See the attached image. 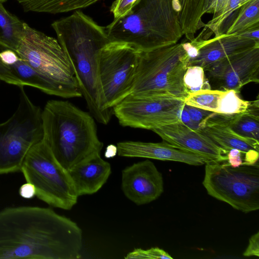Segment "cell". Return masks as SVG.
I'll use <instances>...</instances> for the list:
<instances>
[{"instance_id": "13", "label": "cell", "mask_w": 259, "mask_h": 259, "mask_svg": "<svg viewBox=\"0 0 259 259\" xmlns=\"http://www.w3.org/2000/svg\"><path fill=\"white\" fill-rule=\"evenodd\" d=\"M121 182L124 195L138 205L157 199L164 190L161 173L148 159L135 163L123 169Z\"/></svg>"}, {"instance_id": "30", "label": "cell", "mask_w": 259, "mask_h": 259, "mask_svg": "<svg viewBox=\"0 0 259 259\" xmlns=\"http://www.w3.org/2000/svg\"><path fill=\"white\" fill-rule=\"evenodd\" d=\"M141 0H115L110 7L113 20H117L127 15Z\"/></svg>"}, {"instance_id": "31", "label": "cell", "mask_w": 259, "mask_h": 259, "mask_svg": "<svg viewBox=\"0 0 259 259\" xmlns=\"http://www.w3.org/2000/svg\"><path fill=\"white\" fill-rule=\"evenodd\" d=\"M185 107L188 111L191 119L197 131L198 129L199 125L212 113V112L187 105L185 104Z\"/></svg>"}, {"instance_id": "36", "label": "cell", "mask_w": 259, "mask_h": 259, "mask_svg": "<svg viewBox=\"0 0 259 259\" xmlns=\"http://www.w3.org/2000/svg\"><path fill=\"white\" fill-rule=\"evenodd\" d=\"M228 0H213L211 13L214 14L222 10L226 5Z\"/></svg>"}, {"instance_id": "4", "label": "cell", "mask_w": 259, "mask_h": 259, "mask_svg": "<svg viewBox=\"0 0 259 259\" xmlns=\"http://www.w3.org/2000/svg\"><path fill=\"white\" fill-rule=\"evenodd\" d=\"M105 27L111 41L130 43L141 51L175 44L183 35L172 0H141Z\"/></svg>"}, {"instance_id": "27", "label": "cell", "mask_w": 259, "mask_h": 259, "mask_svg": "<svg viewBox=\"0 0 259 259\" xmlns=\"http://www.w3.org/2000/svg\"><path fill=\"white\" fill-rule=\"evenodd\" d=\"M238 94L234 90L224 91L216 113L234 114L245 112L247 108L249 101L241 99L238 95Z\"/></svg>"}, {"instance_id": "34", "label": "cell", "mask_w": 259, "mask_h": 259, "mask_svg": "<svg viewBox=\"0 0 259 259\" xmlns=\"http://www.w3.org/2000/svg\"><path fill=\"white\" fill-rule=\"evenodd\" d=\"M19 193L20 195L25 199L32 198L36 195L34 186L32 184L27 182L20 186Z\"/></svg>"}, {"instance_id": "11", "label": "cell", "mask_w": 259, "mask_h": 259, "mask_svg": "<svg viewBox=\"0 0 259 259\" xmlns=\"http://www.w3.org/2000/svg\"><path fill=\"white\" fill-rule=\"evenodd\" d=\"M185 103L176 98L130 94L113 108L122 126L152 131L181 121Z\"/></svg>"}, {"instance_id": "21", "label": "cell", "mask_w": 259, "mask_h": 259, "mask_svg": "<svg viewBox=\"0 0 259 259\" xmlns=\"http://www.w3.org/2000/svg\"><path fill=\"white\" fill-rule=\"evenodd\" d=\"M100 0H17L25 12L58 14L88 7Z\"/></svg>"}, {"instance_id": "19", "label": "cell", "mask_w": 259, "mask_h": 259, "mask_svg": "<svg viewBox=\"0 0 259 259\" xmlns=\"http://www.w3.org/2000/svg\"><path fill=\"white\" fill-rule=\"evenodd\" d=\"M213 113H211L199 125L197 131L227 153L231 149H238L244 155L252 151L259 152V141L238 135L218 119Z\"/></svg>"}, {"instance_id": "6", "label": "cell", "mask_w": 259, "mask_h": 259, "mask_svg": "<svg viewBox=\"0 0 259 259\" xmlns=\"http://www.w3.org/2000/svg\"><path fill=\"white\" fill-rule=\"evenodd\" d=\"M29 65L65 99L81 97L73 68L57 39L26 23L17 50Z\"/></svg>"}, {"instance_id": "1", "label": "cell", "mask_w": 259, "mask_h": 259, "mask_svg": "<svg viewBox=\"0 0 259 259\" xmlns=\"http://www.w3.org/2000/svg\"><path fill=\"white\" fill-rule=\"evenodd\" d=\"M82 232L49 208L21 206L0 211L1 259H76Z\"/></svg>"}, {"instance_id": "9", "label": "cell", "mask_w": 259, "mask_h": 259, "mask_svg": "<svg viewBox=\"0 0 259 259\" xmlns=\"http://www.w3.org/2000/svg\"><path fill=\"white\" fill-rule=\"evenodd\" d=\"M21 171L35 187V196L52 206L70 210L77 196L68 171L57 160L42 140L29 150Z\"/></svg>"}, {"instance_id": "16", "label": "cell", "mask_w": 259, "mask_h": 259, "mask_svg": "<svg viewBox=\"0 0 259 259\" xmlns=\"http://www.w3.org/2000/svg\"><path fill=\"white\" fill-rule=\"evenodd\" d=\"M117 154L126 157H141L168 160L199 166L210 159L188 151L177 148L162 141L160 143L123 141L117 144Z\"/></svg>"}, {"instance_id": "5", "label": "cell", "mask_w": 259, "mask_h": 259, "mask_svg": "<svg viewBox=\"0 0 259 259\" xmlns=\"http://www.w3.org/2000/svg\"><path fill=\"white\" fill-rule=\"evenodd\" d=\"M189 59L182 43L141 51L131 94L184 100L188 93L183 77Z\"/></svg>"}, {"instance_id": "7", "label": "cell", "mask_w": 259, "mask_h": 259, "mask_svg": "<svg viewBox=\"0 0 259 259\" xmlns=\"http://www.w3.org/2000/svg\"><path fill=\"white\" fill-rule=\"evenodd\" d=\"M21 87L17 109L0 123V175L21 171L29 150L44 139L42 110Z\"/></svg>"}, {"instance_id": "2", "label": "cell", "mask_w": 259, "mask_h": 259, "mask_svg": "<svg viewBox=\"0 0 259 259\" xmlns=\"http://www.w3.org/2000/svg\"><path fill=\"white\" fill-rule=\"evenodd\" d=\"M51 26L69 60L91 114L98 122L107 124L113 111L106 106L98 75L100 52L111 42L105 26L81 10L54 21Z\"/></svg>"}, {"instance_id": "37", "label": "cell", "mask_w": 259, "mask_h": 259, "mask_svg": "<svg viewBox=\"0 0 259 259\" xmlns=\"http://www.w3.org/2000/svg\"><path fill=\"white\" fill-rule=\"evenodd\" d=\"M117 153V147L111 145L107 147L105 155L107 158L112 157L114 156Z\"/></svg>"}, {"instance_id": "3", "label": "cell", "mask_w": 259, "mask_h": 259, "mask_svg": "<svg viewBox=\"0 0 259 259\" xmlns=\"http://www.w3.org/2000/svg\"><path fill=\"white\" fill-rule=\"evenodd\" d=\"M44 141L59 163L68 170L100 153L103 143L94 117L72 103L52 100L42 110Z\"/></svg>"}, {"instance_id": "25", "label": "cell", "mask_w": 259, "mask_h": 259, "mask_svg": "<svg viewBox=\"0 0 259 259\" xmlns=\"http://www.w3.org/2000/svg\"><path fill=\"white\" fill-rule=\"evenodd\" d=\"M252 0H228L225 7L219 12L213 15L210 21L205 24L204 28L197 38L201 40L207 39L213 33L215 36L221 34V29L227 20L242 6Z\"/></svg>"}, {"instance_id": "14", "label": "cell", "mask_w": 259, "mask_h": 259, "mask_svg": "<svg viewBox=\"0 0 259 259\" xmlns=\"http://www.w3.org/2000/svg\"><path fill=\"white\" fill-rule=\"evenodd\" d=\"M152 131L163 141L171 146L210 160H226L227 152L206 136L184 124L181 121L167 124Z\"/></svg>"}, {"instance_id": "32", "label": "cell", "mask_w": 259, "mask_h": 259, "mask_svg": "<svg viewBox=\"0 0 259 259\" xmlns=\"http://www.w3.org/2000/svg\"><path fill=\"white\" fill-rule=\"evenodd\" d=\"M244 256H259V232L253 235L249 240V244L243 253Z\"/></svg>"}, {"instance_id": "20", "label": "cell", "mask_w": 259, "mask_h": 259, "mask_svg": "<svg viewBox=\"0 0 259 259\" xmlns=\"http://www.w3.org/2000/svg\"><path fill=\"white\" fill-rule=\"evenodd\" d=\"M179 2L178 17L181 30L191 41L196 31L204 26L201 18L205 13H211L213 0H179Z\"/></svg>"}, {"instance_id": "10", "label": "cell", "mask_w": 259, "mask_h": 259, "mask_svg": "<svg viewBox=\"0 0 259 259\" xmlns=\"http://www.w3.org/2000/svg\"><path fill=\"white\" fill-rule=\"evenodd\" d=\"M141 51L133 44L111 41L101 50L98 75L106 107H113L132 93Z\"/></svg>"}, {"instance_id": "29", "label": "cell", "mask_w": 259, "mask_h": 259, "mask_svg": "<svg viewBox=\"0 0 259 259\" xmlns=\"http://www.w3.org/2000/svg\"><path fill=\"white\" fill-rule=\"evenodd\" d=\"M124 258L126 259H173L167 252L158 247H152L147 250L141 248L135 249L134 250L127 253Z\"/></svg>"}, {"instance_id": "24", "label": "cell", "mask_w": 259, "mask_h": 259, "mask_svg": "<svg viewBox=\"0 0 259 259\" xmlns=\"http://www.w3.org/2000/svg\"><path fill=\"white\" fill-rule=\"evenodd\" d=\"M256 28H259V0H252L236 12L225 33L241 34Z\"/></svg>"}, {"instance_id": "15", "label": "cell", "mask_w": 259, "mask_h": 259, "mask_svg": "<svg viewBox=\"0 0 259 259\" xmlns=\"http://www.w3.org/2000/svg\"><path fill=\"white\" fill-rule=\"evenodd\" d=\"M198 49L197 56L189 59L188 67L198 66L204 69L229 56L259 46V41L241 34L225 33L206 40H192Z\"/></svg>"}, {"instance_id": "35", "label": "cell", "mask_w": 259, "mask_h": 259, "mask_svg": "<svg viewBox=\"0 0 259 259\" xmlns=\"http://www.w3.org/2000/svg\"><path fill=\"white\" fill-rule=\"evenodd\" d=\"M181 121L187 126L189 127L192 130L197 131L195 126L193 124L189 114L185 107V105L183 109L182 110L180 116Z\"/></svg>"}, {"instance_id": "12", "label": "cell", "mask_w": 259, "mask_h": 259, "mask_svg": "<svg viewBox=\"0 0 259 259\" xmlns=\"http://www.w3.org/2000/svg\"><path fill=\"white\" fill-rule=\"evenodd\" d=\"M204 70L211 89L239 93L244 85L259 82V46L225 58Z\"/></svg>"}, {"instance_id": "28", "label": "cell", "mask_w": 259, "mask_h": 259, "mask_svg": "<svg viewBox=\"0 0 259 259\" xmlns=\"http://www.w3.org/2000/svg\"><path fill=\"white\" fill-rule=\"evenodd\" d=\"M183 81L188 93L200 90L211 89L206 78L204 69L198 66L187 67L184 75Z\"/></svg>"}, {"instance_id": "22", "label": "cell", "mask_w": 259, "mask_h": 259, "mask_svg": "<svg viewBox=\"0 0 259 259\" xmlns=\"http://www.w3.org/2000/svg\"><path fill=\"white\" fill-rule=\"evenodd\" d=\"M214 116L238 135L259 141V115L247 111L234 114L214 112Z\"/></svg>"}, {"instance_id": "18", "label": "cell", "mask_w": 259, "mask_h": 259, "mask_svg": "<svg viewBox=\"0 0 259 259\" xmlns=\"http://www.w3.org/2000/svg\"><path fill=\"white\" fill-rule=\"evenodd\" d=\"M78 196L96 193L107 182L111 165L96 154L76 164L68 170Z\"/></svg>"}, {"instance_id": "17", "label": "cell", "mask_w": 259, "mask_h": 259, "mask_svg": "<svg viewBox=\"0 0 259 259\" xmlns=\"http://www.w3.org/2000/svg\"><path fill=\"white\" fill-rule=\"evenodd\" d=\"M0 81L20 87L29 85L56 96L53 88L29 65L17 51L1 44Z\"/></svg>"}, {"instance_id": "23", "label": "cell", "mask_w": 259, "mask_h": 259, "mask_svg": "<svg viewBox=\"0 0 259 259\" xmlns=\"http://www.w3.org/2000/svg\"><path fill=\"white\" fill-rule=\"evenodd\" d=\"M25 24L0 3L1 44L17 51L23 36Z\"/></svg>"}, {"instance_id": "33", "label": "cell", "mask_w": 259, "mask_h": 259, "mask_svg": "<svg viewBox=\"0 0 259 259\" xmlns=\"http://www.w3.org/2000/svg\"><path fill=\"white\" fill-rule=\"evenodd\" d=\"M244 155L241 151L236 149H230L227 154V160L233 167H238L243 162L242 156Z\"/></svg>"}, {"instance_id": "8", "label": "cell", "mask_w": 259, "mask_h": 259, "mask_svg": "<svg viewBox=\"0 0 259 259\" xmlns=\"http://www.w3.org/2000/svg\"><path fill=\"white\" fill-rule=\"evenodd\" d=\"M202 184L207 193L244 213L259 209V164L233 167L227 160H209Z\"/></svg>"}, {"instance_id": "26", "label": "cell", "mask_w": 259, "mask_h": 259, "mask_svg": "<svg viewBox=\"0 0 259 259\" xmlns=\"http://www.w3.org/2000/svg\"><path fill=\"white\" fill-rule=\"evenodd\" d=\"M224 91L204 89L189 93L184 102L185 104L212 112H217Z\"/></svg>"}]
</instances>
